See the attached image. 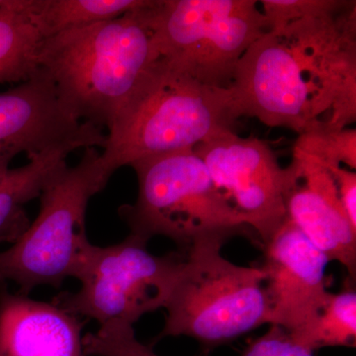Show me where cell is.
I'll return each mask as SVG.
<instances>
[{
	"label": "cell",
	"instance_id": "277c9868",
	"mask_svg": "<svg viewBox=\"0 0 356 356\" xmlns=\"http://www.w3.org/2000/svg\"><path fill=\"white\" fill-rule=\"evenodd\" d=\"M96 147L84 149L74 166L65 163L40 195L38 216L25 233L0 252V283L14 282L28 295L39 286L60 287L76 278L91 243L86 231L90 199L111 178Z\"/></svg>",
	"mask_w": 356,
	"mask_h": 356
},
{
	"label": "cell",
	"instance_id": "3957f363",
	"mask_svg": "<svg viewBox=\"0 0 356 356\" xmlns=\"http://www.w3.org/2000/svg\"><path fill=\"white\" fill-rule=\"evenodd\" d=\"M240 118L229 88L198 83L161 58L149 81L107 131L100 152L105 170L149 156L194 149L234 131Z\"/></svg>",
	"mask_w": 356,
	"mask_h": 356
},
{
	"label": "cell",
	"instance_id": "8992f818",
	"mask_svg": "<svg viewBox=\"0 0 356 356\" xmlns=\"http://www.w3.org/2000/svg\"><path fill=\"white\" fill-rule=\"evenodd\" d=\"M130 166L137 175V199L119 209L130 234L147 242L166 236L186 252L196 243L227 241L247 229L194 149L149 156Z\"/></svg>",
	"mask_w": 356,
	"mask_h": 356
},
{
	"label": "cell",
	"instance_id": "ba28073f",
	"mask_svg": "<svg viewBox=\"0 0 356 356\" xmlns=\"http://www.w3.org/2000/svg\"><path fill=\"white\" fill-rule=\"evenodd\" d=\"M147 241L130 234L109 247L91 243L76 278V292H64L53 303L99 325H132L143 316L165 308L185 264V252L151 254Z\"/></svg>",
	"mask_w": 356,
	"mask_h": 356
},
{
	"label": "cell",
	"instance_id": "7c38bea8",
	"mask_svg": "<svg viewBox=\"0 0 356 356\" xmlns=\"http://www.w3.org/2000/svg\"><path fill=\"white\" fill-rule=\"evenodd\" d=\"M284 202L286 219L330 261L356 275V229L344 212L332 172L317 159L293 151Z\"/></svg>",
	"mask_w": 356,
	"mask_h": 356
},
{
	"label": "cell",
	"instance_id": "44dd1931",
	"mask_svg": "<svg viewBox=\"0 0 356 356\" xmlns=\"http://www.w3.org/2000/svg\"><path fill=\"white\" fill-rule=\"evenodd\" d=\"M242 356H314L312 351L297 343L286 330L278 325L252 341Z\"/></svg>",
	"mask_w": 356,
	"mask_h": 356
},
{
	"label": "cell",
	"instance_id": "9a60e30c",
	"mask_svg": "<svg viewBox=\"0 0 356 356\" xmlns=\"http://www.w3.org/2000/svg\"><path fill=\"white\" fill-rule=\"evenodd\" d=\"M70 153L54 151L32 156L27 165L0 178V243H15L30 226L25 204L40 197L44 185L67 163Z\"/></svg>",
	"mask_w": 356,
	"mask_h": 356
},
{
	"label": "cell",
	"instance_id": "2e32d148",
	"mask_svg": "<svg viewBox=\"0 0 356 356\" xmlns=\"http://www.w3.org/2000/svg\"><path fill=\"white\" fill-rule=\"evenodd\" d=\"M149 0H36L44 37L105 22L147 6Z\"/></svg>",
	"mask_w": 356,
	"mask_h": 356
},
{
	"label": "cell",
	"instance_id": "7402d4cb",
	"mask_svg": "<svg viewBox=\"0 0 356 356\" xmlns=\"http://www.w3.org/2000/svg\"><path fill=\"white\" fill-rule=\"evenodd\" d=\"M336 181L337 194L353 228L356 229V173L343 166L327 168Z\"/></svg>",
	"mask_w": 356,
	"mask_h": 356
},
{
	"label": "cell",
	"instance_id": "5b68a950",
	"mask_svg": "<svg viewBox=\"0 0 356 356\" xmlns=\"http://www.w3.org/2000/svg\"><path fill=\"white\" fill-rule=\"evenodd\" d=\"M222 238L186 250L179 280L166 302L165 327L159 339L188 337L206 350L268 324L261 267L236 266L221 254Z\"/></svg>",
	"mask_w": 356,
	"mask_h": 356
},
{
	"label": "cell",
	"instance_id": "e0dca14e",
	"mask_svg": "<svg viewBox=\"0 0 356 356\" xmlns=\"http://www.w3.org/2000/svg\"><path fill=\"white\" fill-rule=\"evenodd\" d=\"M290 336L312 353L323 348H355V290L350 288L337 294L331 293L315 320Z\"/></svg>",
	"mask_w": 356,
	"mask_h": 356
},
{
	"label": "cell",
	"instance_id": "9c48e42d",
	"mask_svg": "<svg viewBox=\"0 0 356 356\" xmlns=\"http://www.w3.org/2000/svg\"><path fill=\"white\" fill-rule=\"evenodd\" d=\"M194 151L218 191L266 245L286 220L287 168H281L264 140L240 137L235 131L201 143Z\"/></svg>",
	"mask_w": 356,
	"mask_h": 356
},
{
	"label": "cell",
	"instance_id": "4fadbf2b",
	"mask_svg": "<svg viewBox=\"0 0 356 356\" xmlns=\"http://www.w3.org/2000/svg\"><path fill=\"white\" fill-rule=\"evenodd\" d=\"M83 324L55 303L0 283V356H84Z\"/></svg>",
	"mask_w": 356,
	"mask_h": 356
},
{
	"label": "cell",
	"instance_id": "5bb4252c",
	"mask_svg": "<svg viewBox=\"0 0 356 356\" xmlns=\"http://www.w3.org/2000/svg\"><path fill=\"white\" fill-rule=\"evenodd\" d=\"M44 39L36 0H3L0 6V86L24 83L38 72Z\"/></svg>",
	"mask_w": 356,
	"mask_h": 356
},
{
	"label": "cell",
	"instance_id": "603a6c76",
	"mask_svg": "<svg viewBox=\"0 0 356 356\" xmlns=\"http://www.w3.org/2000/svg\"><path fill=\"white\" fill-rule=\"evenodd\" d=\"M2 2H3V0H0V6H1Z\"/></svg>",
	"mask_w": 356,
	"mask_h": 356
},
{
	"label": "cell",
	"instance_id": "6da1fadb",
	"mask_svg": "<svg viewBox=\"0 0 356 356\" xmlns=\"http://www.w3.org/2000/svg\"><path fill=\"white\" fill-rule=\"evenodd\" d=\"M238 117L269 127L341 130L356 118V2L267 31L245 51L229 86Z\"/></svg>",
	"mask_w": 356,
	"mask_h": 356
},
{
	"label": "cell",
	"instance_id": "7a4b0ae2",
	"mask_svg": "<svg viewBox=\"0 0 356 356\" xmlns=\"http://www.w3.org/2000/svg\"><path fill=\"white\" fill-rule=\"evenodd\" d=\"M156 4L44 40L39 70L77 120L108 131L149 81L161 58Z\"/></svg>",
	"mask_w": 356,
	"mask_h": 356
},
{
	"label": "cell",
	"instance_id": "ac0fdd59",
	"mask_svg": "<svg viewBox=\"0 0 356 356\" xmlns=\"http://www.w3.org/2000/svg\"><path fill=\"white\" fill-rule=\"evenodd\" d=\"M294 149L308 154L325 168L344 165L356 168L355 129L312 131L299 135Z\"/></svg>",
	"mask_w": 356,
	"mask_h": 356
},
{
	"label": "cell",
	"instance_id": "8fae6325",
	"mask_svg": "<svg viewBox=\"0 0 356 356\" xmlns=\"http://www.w3.org/2000/svg\"><path fill=\"white\" fill-rule=\"evenodd\" d=\"M329 259L289 220L264 245L262 270L268 324L299 331L317 317L329 300Z\"/></svg>",
	"mask_w": 356,
	"mask_h": 356
},
{
	"label": "cell",
	"instance_id": "30bf717a",
	"mask_svg": "<svg viewBox=\"0 0 356 356\" xmlns=\"http://www.w3.org/2000/svg\"><path fill=\"white\" fill-rule=\"evenodd\" d=\"M102 130L70 114L50 79L38 70L32 79L0 93V177L20 154L30 159L54 151L103 149L107 135Z\"/></svg>",
	"mask_w": 356,
	"mask_h": 356
},
{
	"label": "cell",
	"instance_id": "d6986e66",
	"mask_svg": "<svg viewBox=\"0 0 356 356\" xmlns=\"http://www.w3.org/2000/svg\"><path fill=\"white\" fill-rule=\"evenodd\" d=\"M84 356H159L138 341L132 325L112 322L84 334Z\"/></svg>",
	"mask_w": 356,
	"mask_h": 356
},
{
	"label": "cell",
	"instance_id": "ffe728a7",
	"mask_svg": "<svg viewBox=\"0 0 356 356\" xmlns=\"http://www.w3.org/2000/svg\"><path fill=\"white\" fill-rule=\"evenodd\" d=\"M336 0H261L268 31L277 32L294 21L324 13Z\"/></svg>",
	"mask_w": 356,
	"mask_h": 356
},
{
	"label": "cell",
	"instance_id": "52a82bcc",
	"mask_svg": "<svg viewBox=\"0 0 356 356\" xmlns=\"http://www.w3.org/2000/svg\"><path fill=\"white\" fill-rule=\"evenodd\" d=\"M154 25L168 67L219 88L231 86L241 58L268 31L257 0H156Z\"/></svg>",
	"mask_w": 356,
	"mask_h": 356
},
{
	"label": "cell",
	"instance_id": "cb8c5ba5",
	"mask_svg": "<svg viewBox=\"0 0 356 356\" xmlns=\"http://www.w3.org/2000/svg\"><path fill=\"white\" fill-rule=\"evenodd\" d=\"M0 178H1V177H0Z\"/></svg>",
	"mask_w": 356,
	"mask_h": 356
}]
</instances>
